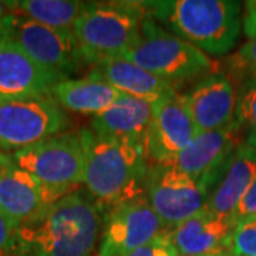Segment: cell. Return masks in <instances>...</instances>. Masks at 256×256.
<instances>
[{
	"label": "cell",
	"instance_id": "8",
	"mask_svg": "<svg viewBox=\"0 0 256 256\" xmlns=\"http://www.w3.org/2000/svg\"><path fill=\"white\" fill-rule=\"evenodd\" d=\"M6 33L37 64L62 74L66 78L76 72L82 62L73 32L48 28L10 12Z\"/></svg>",
	"mask_w": 256,
	"mask_h": 256
},
{
	"label": "cell",
	"instance_id": "12",
	"mask_svg": "<svg viewBox=\"0 0 256 256\" xmlns=\"http://www.w3.org/2000/svg\"><path fill=\"white\" fill-rule=\"evenodd\" d=\"M239 138L240 132L235 124L222 130L200 132L172 165L201 184L210 196L240 144Z\"/></svg>",
	"mask_w": 256,
	"mask_h": 256
},
{
	"label": "cell",
	"instance_id": "25",
	"mask_svg": "<svg viewBox=\"0 0 256 256\" xmlns=\"http://www.w3.org/2000/svg\"><path fill=\"white\" fill-rule=\"evenodd\" d=\"M252 220H256V176L254 182L250 184V186L244 194V196L240 198V201L238 202L229 220L232 226L235 228L240 222Z\"/></svg>",
	"mask_w": 256,
	"mask_h": 256
},
{
	"label": "cell",
	"instance_id": "15",
	"mask_svg": "<svg viewBox=\"0 0 256 256\" xmlns=\"http://www.w3.org/2000/svg\"><path fill=\"white\" fill-rule=\"evenodd\" d=\"M236 88L228 74L210 73L185 94L198 134L234 124Z\"/></svg>",
	"mask_w": 256,
	"mask_h": 256
},
{
	"label": "cell",
	"instance_id": "32",
	"mask_svg": "<svg viewBox=\"0 0 256 256\" xmlns=\"http://www.w3.org/2000/svg\"><path fill=\"white\" fill-rule=\"evenodd\" d=\"M3 156H4V154H3V152L0 151V162H2V160H3Z\"/></svg>",
	"mask_w": 256,
	"mask_h": 256
},
{
	"label": "cell",
	"instance_id": "24",
	"mask_svg": "<svg viewBox=\"0 0 256 256\" xmlns=\"http://www.w3.org/2000/svg\"><path fill=\"white\" fill-rule=\"evenodd\" d=\"M234 76H244L245 82L248 78H256V38L248 40L239 52L230 58Z\"/></svg>",
	"mask_w": 256,
	"mask_h": 256
},
{
	"label": "cell",
	"instance_id": "23",
	"mask_svg": "<svg viewBox=\"0 0 256 256\" xmlns=\"http://www.w3.org/2000/svg\"><path fill=\"white\" fill-rule=\"evenodd\" d=\"M228 250L236 256H256V220L240 222L232 229Z\"/></svg>",
	"mask_w": 256,
	"mask_h": 256
},
{
	"label": "cell",
	"instance_id": "28",
	"mask_svg": "<svg viewBox=\"0 0 256 256\" xmlns=\"http://www.w3.org/2000/svg\"><path fill=\"white\" fill-rule=\"evenodd\" d=\"M16 226L0 214V256L3 255L12 245Z\"/></svg>",
	"mask_w": 256,
	"mask_h": 256
},
{
	"label": "cell",
	"instance_id": "31",
	"mask_svg": "<svg viewBox=\"0 0 256 256\" xmlns=\"http://www.w3.org/2000/svg\"><path fill=\"white\" fill-rule=\"evenodd\" d=\"M222 252V250H220ZM220 252H212V254H206V255H200V256H220Z\"/></svg>",
	"mask_w": 256,
	"mask_h": 256
},
{
	"label": "cell",
	"instance_id": "29",
	"mask_svg": "<svg viewBox=\"0 0 256 256\" xmlns=\"http://www.w3.org/2000/svg\"><path fill=\"white\" fill-rule=\"evenodd\" d=\"M8 8L4 6V3H0V38L6 34L8 30V23H9L10 13H8Z\"/></svg>",
	"mask_w": 256,
	"mask_h": 256
},
{
	"label": "cell",
	"instance_id": "27",
	"mask_svg": "<svg viewBox=\"0 0 256 256\" xmlns=\"http://www.w3.org/2000/svg\"><path fill=\"white\" fill-rule=\"evenodd\" d=\"M244 16H242V28L248 40L256 38V0L244 3Z\"/></svg>",
	"mask_w": 256,
	"mask_h": 256
},
{
	"label": "cell",
	"instance_id": "10",
	"mask_svg": "<svg viewBox=\"0 0 256 256\" xmlns=\"http://www.w3.org/2000/svg\"><path fill=\"white\" fill-rule=\"evenodd\" d=\"M164 230L162 220L146 196L121 202L111 206L104 218L98 256H126L160 236Z\"/></svg>",
	"mask_w": 256,
	"mask_h": 256
},
{
	"label": "cell",
	"instance_id": "5",
	"mask_svg": "<svg viewBox=\"0 0 256 256\" xmlns=\"http://www.w3.org/2000/svg\"><path fill=\"white\" fill-rule=\"evenodd\" d=\"M124 58L174 87L178 82H190L210 73L214 67L208 56L191 43L165 32L150 16L142 23L140 42Z\"/></svg>",
	"mask_w": 256,
	"mask_h": 256
},
{
	"label": "cell",
	"instance_id": "13",
	"mask_svg": "<svg viewBox=\"0 0 256 256\" xmlns=\"http://www.w3.org/2000/svg\"><path fill=\"white\" fill-rule=\"evenodd\" d=\"M62 74L47 70L28 57L6 33L0 38V102L52 96Z\"/></svg>",
	"mask_w": 256,
	"mask_h": 256
},
{
	"label": "cell",
	"instance_id": "20",
	"mask_svg": "<svg viewBox=\"0 0 256 256\" xmlns=\"http://www.w3.org/2000/svg\"><path fill=\"white\" fill-rule=\"evenodd\" d=\"M122 96L108 82L90 77L80 80L66 78L57 82L52 92L60 107L80 114H100L111 107Z\"/></svg>",
	"mask_w": 256,
	"mask_h": 256
},
{
	"label": "cell",
	"instance_id": "26",
	"mask_svg": "<svg viewBox=\"0 0 256 256\" xmlns=\"http://www.w3.org/2000/svg\"><path fill=\"white\" fill-rule=\"evenodd\" d=\"M126 256H180L176 249L172 245L168 234H161L148 244L140 246L136 250L130 252Z\"/></svg>",
	"mask_w": 256,
	"mask_h": 256
},
{
	"label": "cell",
	"instance_id": "22",
	"mask_svg": "<svg viewBox=\"0 0 256 256\" xmlns=\"http://www.w3.org/2000/svg\"><path fill=\"white\" fill-rule=\"evenodd\" d=\"M234 124L244 134V144L256 150V78L240 82L236 92Z\"/></svg>",
	"mask_w": 256,
	"mask_h": 256
},
{
	"label": "cell",
	"instance_id": "9",
	"mask_svg": "<svg viewBox=\"0 0 256 256\" xmlns=\"http://www.w3.org/2000/svg\"><path fill=\"white\" fill-rule=\"evenodd\" d=\"M146 200L165 228L181 225L204 210L210 192L175 165H154L146 178Z\"/></svg>",
	"mask_w": 256,
	"mask_h": 256
},
{
	"label": "cell",
	"instance_id": "16",
	"mask_svg": "<svg viewBox=\"0 0 256 256\" xmlns=\"http://www.w3.org/2000/svg\"><path fill=\"white\" fill-rule=\"evenodd\" d=\"M88 77L108 82L120 92L144 100L152 106L176 94L174 86L124 57L102 60L92 67Z\"/></svg>",
	"mask_w": 256,
	"mask_h": 256
},
{
	"label": "cell",
	"instance_id": "7",
	"mask_svg": "<svg viewBox=\"0 0 256 256\" xmlns=\"http://www.w3.org/2000/svg\"><path fill=\"white\" fill-rule=\"evenodd\" d=\"M67 126V114L52 96L0 102V150L33 146L62 134Z\"/></svg>",
	"mask_w": 256,
	"mask_h": 256
},
{
	"label": "cell",
	"instance_id": "1",
	"mask_svg": "<svg viewBox=\"0 0 256 256\" xmlns=\"http://www.w3.org/2000/svg\"><path fill=\"white\" fill-rule=\"evenodd\" d=\"M104 218L90 192L76 190L18 225L2 256H90Z\"/></svg>",
	"mask_w": 256,
	"mask_h": 256
},
{
	"label": "cell",
	"instance_id": "18",
	"mask_svg": "<svg viewBox=\"0 0 256 256\" xmlns=\"http://www.w3.org/2000/svg\"><path fill=\"white\" fill-rule=\"evenodd\" d=\"M256 176V150L240 142L228 170L210 194L206 208L220 218L230 220L238 202Z\"/></svg>",
	"mask_w": 256,
	"mask_h": 256
},
{
	"label": "cell",
	"instance_id": "17",
	"mask_svg": "<svg viewBox=\"0 0 256 256\" xmlns=\"http://www.w3.org/2000/svg\"><path fill=\"white\" fill-rule=\"evenodd\" d=\"M232 229L230 220L215 215L205 206L171 229L168 236L180 256H200L228 250Z\"/></svg>",
	"mask_w": 256,
	"mask_h": 256
},
{
	"label": "cell",
	"instance_id": "6",
	"mask_svg": "<svg viewBox=\"0 0 256 256\" xmlns=\"http://www.w3.org/2000/svg\"><path fill=\"white\" fill-rule=\"evenodd\" d=\"M10 158L50 188L73 192L82 182L84 151L78 132H62L18 150Z\"/></svg>",
	"mask_w": 256,
	"mask_h": 256
},
{
	"label": "cell",
	"instance_id": "4",
	"mask_svg": "<svg viewBox=\"0 0 256 256\" xmlns=\"http://www.w3.org/2000/svg\"><path fill=\"white\" fill-rule=\"evenodd\" d=\"M146 16V2L90 3L73 28L82 62L94 67L124 57L140 42Z\"/></svg>",
	"mask_w": 256,
	"mask_h": 256
},
{
	"label": "cell",
	"instance_id": "30",
	"mask_svg": "<svg viewBox=\"0 0 256 256\" xmlns=\"http://www.w3.org/2000/svg\"><path fill=\"white\" fill-rule=\"evenodd\" d=\"M220 256H236V255H234V254H230L229 250H222L220 254Z\"/></svg>",
	"mask_w": 256,
	"mask_h": 256
},
{
	"label": "cell",
	"instance_id": "14",
	"mask_svg": "<svg viewBox=\"0 0 256 256\" xmlns=\"http://www.w3.org/2000/svg\"><path fill=\"white\" fill-rule=\"evenodd\" d=\"M70 192L47 186L8 156L0 162V214L16 228Z\"/></svg>",
	"mask_w": 256,
	"mask_h": 256
},
{
	"label": "cell",
	"instance_id": "2",
	"mask_svg": "<svg viewBox=\"0 0 256 256\" xmlns=\"http://www.w3.org/2000/svg\"><path fill=\"white\" fill-rule=\"evenodd\" d=\"M78 134L84 151L82 184L101 206L142 196L150 172L146 141L106 137L92 128H82Z\"/></svg>",
	"mask_w": 256,
	"mask_h": 256
},
{
	"label": "cell",
	"instance_id": "21",
	"mask_svg": "<svg viewBox=\"0 0 256 256\" xmlns=\"http://www.w3.org/2000/svg\"><path fill=\"white\" fill-rule=\"evenodd\" d=\"M4 6L13 13L26 16L48 28L73 32L74 23L90 3L76 0H18L6 2Z\"/></svg>",
	"mask_w": 256,
	"mask_h": 256
},
{
	"label": "cell",
	"instance_id": "3",
	"mask_svg": "<svg viewBox=\"0 0 256 256\" xmlns=\"http://www.w3.org/2000/svg\"><path fill=\"white\" fill-rule=\"evenodd\" d=\"M240 12L242 3L234 0L146 2L150 18L208 57L226 54L235 47L242 30Z\"/></svg>",
	"mask_w": 256,
	"mask_h": 256
},
{
	"label": "cell",
	"instance_id": "11",
	"mask_svg": "<svg viewBox=\"0 0 256 256\" xmlns=\"http://www.w3.org/2000/svg\"><path fill=\"white\" fill-rule=\"evenodd\" d=\"M198 136L188 110L185 94H175L152 106V117L146 131L148 161L154 165H172L178 156Z\"/></svg>",
	"mask_w": 256,
	"mask_h": 256
},
{
	"label": "cell",
	"instance_id": "19",
	"mask_svg": "<svg viewBox=\"0 0 256 256\" xmlns=\"http://www.w3.org/2000/svg\"><path fill=\"white\" fill-rule=\"evenodd\" d=\"M151 117L152 104L122 94L111 107L94 116L90 128L106 137L146 141Z\"/></svg>",
	"mask_w": 256,
	"mask_h": 256
}]
</instances>
